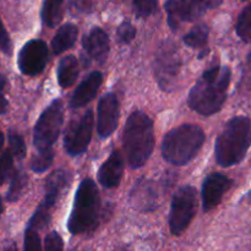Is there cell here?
Instances as JSON below:
<instances>
[{
	"label": "cell",
	"instance_id": "cell-1",
	"mask_svg": "<svg viewBox=\"0 0 251 251\" xmlns=\"http://www.w3.org/2000/svg\"><path fill=\"white\" fill-rule=\"evenodd\" d=\"M230 80L232 70L228 66L216 65L207 69L189 92V107L203 117L218 113L227 100Z\"/></svg>",
	"mask_w": 251,
	"mask_h": 251
},
{
	"label": "cell",
	"instance_id": "cell-2",
	"mask_svg": "<svg viewBox=\"0 0 251 251\" xmlns=\"http://www.w3.org/2000/svg\"><path fill=\"white\" fill-rule=\"evenodd\" d=\"M123 147L131 168L139 169L147 163L154 147V129L151 118L142 110L129 115L123 131Z\"/></svg>",
	"mask_w": 251,
	"mask_h": 251
},
{
	"label": "cell",
	"instance_id": "cell-3",
	"mask_svg": "<svg viewBox=\"0 0 251 251\" xmlns=\"http://www.w3.org/2000/svg\"><path fill=\"white\" fill-rule=\"evenodd\" d=\"M250 147L251 118L243 115L232 118L216 139V162L223 168L237 166L244 161Z\"/></svg>",
	"mask_w": 251,
	"mask_h": 251
},
{
	"label": "cell",
	"instance_id": "cell-4",
	"mask_svg": "<svg viewBox=\"0 0 251 251\" xmlns=\"http://www.w3.org/2000/svg\"><path fill=\"white\" fill-rule=\"evenodd\" d=\"M100 217V198L97 185L91 178L83 179L76 190L73 210L68 220L71 234H86L97 229Z\"/></svg>",
	"mask_w": 251,
	"mask_h": 251
},
{
	"label": "cell",
	"instance_id": "cell-5",
	"mask_svg": "<svg viewBox=\"0 0 251 251\" xmlns=\"http://www.w3.org/2000/svg\"><path fill=\"white\" fill-rule=\"evenodd\" d=\"M205 131L199 125L184 124L167 132L162 141V157L173 166H185L200 152Z\"/></svg>",
	"mask_w": 251,
	"mask_h": 251
},
{
	"label": "cell",
	"instance_id": "cell-6",
	"mask_svg": "<svg viewBox=\"0 0 251 251\" xmlns=\"http://www.w3.org/2000/svg\"><path fill=\"white\" fill-rule=\"evenodd\" d=\"M64 122V105L59 98L54 100L37 120L33 131V145L37 152L53 151Z\"/></svg>",
	"mask_w": 251,
	"mask_h": 251
},
{
	"label": "cell",
	"instance_id": "cell-7",
	"mask_svg": "<svg viewBox=\"0 0 251 251\" xmlns=\"http://www.w3.org/2000/svg\"><path fill=\"white\" fill-rule=\"evenodd\" d=\"M198 211V191L194 186L184 185L174 193L169 213V229L176 237L183 234Z\"/></svg>",
	"mask_w": 251,
	"mask_h": 251
},
{
	"label": "cell",
	"instance_id": "cell-8",
	"mask_svg": "<svg viewBox=\"0 0 251 251\" xmlns=\"http://www.w3.org/2000/svg\"><path fill=\"white\" fill-rule=\"evenodd\" d=\"M181 61L178 47L169 39L162 42L157 48L153 60V73L157 83L163 91H171L180 73Z\"/></svg>",
	"mask_w": 251,
	"mask_h": 251
},
{
	"label": "cell",
	"instance_id": "cell-9",
	"mask_svg": "<svg viewBox=\"0 0 251 251\" xmlns=\"http://www.w3.org/2000/svg\"><path fill=\"white\" fill-rule=\"evenodd\" d=\"M222 2V0H169L164 2L169 27L176 31L181 24L200 19L208 10L220 6Z\"/></svg>",
	"mask_w": 251,
	"mask_h": 251
},
{
	"label": "cell",
	"instance_id": "cell-10",
	"mask_svg": "<svg viewBox=\"0 0 251 251\" xmlns=\"http://www.w3.org/2000/svg\"><path fill=\"white\" fill-rule=\"evenodd\" d=\"M95 117L93 110L87 109L80 118L73 120L64 136V149L71 157L85 153L92 139Z\"/></svg>",
	"mask_w": 251,
	"mask_h": 251
},
{
	"label": "cell",
	"instance_id": "cell-11",
	"mask_svg": "<svg viewBox=\"0 0 251 251\" xmlns=\"http://www.w3.org/2000/svg\"><path fill=\"white\" fill-rule=\"evenodd\" d=\"M48 47L42 39H31L24 44L17 55V65L24 75L41 74L48 63Z\"/></svg>",
	"mask_w": 251,
	"mask_h": 251
},
{
	"label": "cell",
	"instance_id": "cell-12",
	"mask_svg": "<svg viewBox=\"0 0 251 251\" xmlns=\"http://www.w3.org/2000/svg\"><path fill=\"white\" fill-rule=\"evenodd\" d=\"M120 118L119 100L114 93H105L98 102L97 132L100 139H108L118 129Z\"/></svg>",
	"mask_w": 251,
	"mask_h": 251
},
{
	"label": "cell",
	"instance_id": "cell-13",
	"mask_svg": "<svg viewBox=\"0 0 251 251\" xmlns=\"http://www.w3.org/2000/svg\"><path fill=\"white\" fill-rule=\"evenodd\" d=\"M233 186V180L229 176L222 173H211L206 176L202 183V199L203 211H211L217 207L223 200V196Z\"/></svg>",
	"mask_w": 251,
	"mask_h": 251
},
{
	"label": "cell",
	"instance_id": "cell-14",
	"mask_svg": "<svg viewBox=\"0 0 251 251\" xmlns=\"http://www.w3.org/2000/svg\"><path fill=\"white\" fill-rule=\"evenodd\" d=\"M70 173L65 169L54 171L47 179L44 198L37 208L41 210L42 212L47 213V215H50L51 208L55 206V203H58L63 194L68 189L69 184H70Z\"/></svg>",
	"mask_w": 251,
	"mask_h": 251
},
{
	"label": "cell",
	"instance_id": "cell-15",
	"mask_svg": "<svg viewBox=\"0 0 251 251\" xmlns=\"http://www.w3.org/2000/svg\"><path fill=\"white\" fill-rule=\"evenodd\" d=\"M82 48L88 60L104 64L110 49L109 37L100 27H93L82 38Z\"/></svg>",
	"mask_w": 251,
	"mask_h": 251
},
{
	"label": "cell",
	"instance_id": "cell-16",
	"mask_svg": "<svg viewBox=\"0 0 251 251\" xmlns=\"http://www.w3.org/2000/svg\"><path fill=\"white\" fill-rule=\"evenodd\" d=\"M130 202L141 212H153L158 207V191L153 181L139 179L130 191Z\"/></svg>",
	"mask_w": 251,
	"mask_h": 251
},
{
	"label": "cell",
	"instance_id": "cell-17",
	"mask_svg": "<svg viewBox=\"0 0 251 251\" xmlns=\"http://www.w3.org/2000/svg\"><path fill=\"white\" fill-rule=\"evenodd\" d=\"M124 174V158L118 150L110 153L102 163L97 173L98 181L105 189L118 188Z\"/></svg>",
	"mask_w": 251,
	"mask_h": 251
},
{
	"label": "cell",
	"instance_id": "cell-18",
	"mask_svg": "<svg viewBox=\"0 0 251 251\" xmlns=\"http://www.w3.org/2000/svg\"><path fill=\"white\" fill-rule=\"evenodd\" d=\"M102 82L103 74L100 71H92L74 91L70 98V103H69L70 108L78 109V108L87 105L96 97L98 90L102 86Z\"/></svg>",
	"mask_w": 251,
	"mask_h": 251
},
{
	"label": "cell",
	"instance_id": "cell-19",
	"mask_svg": "<svg viewBox=\"0 0 251 251\" xmlns=\"http://www.w3.org/2000/svg\"><path fill=\"white\" fill-rule=\"evenodd\" d=\"M80 73L78 60L75 55H66L60 59L56 69L58 83L61 88H70L76 82Z\"/></svg>",
	"mask_w": 251,
	"mask_h": 251
},
{
	"label": "cell",
	"instance_id": "cell-20",
	"mask_svg": "<svg viewBox=\"0 0 251 251\" xmlns=\"http://www.w3.org/2000/svg\"><path fill=\"white\" fill-rule=\"evenodd\" d=\"M78 36V28L74 24H65L58 29L51 39V49L54 54H61L73 48Z\"/></svg>",
	"mask_w": 251,
	"mask_h": 251
},
{
	"label": "cell",
	"instance_id": "cell-21",
	"mask_svg": "<svg viewBox=\"0 0 251 251\" xmlns=\"http://www.w3.org/2000/svg\"><path fill=\"white\" fill-rule=\"evenodd\" d=\"M63 6V0H48V1H44L41 11L43 24L46 26L50 27V28L60 24L64 16Z\"/></svg>",
	"mask_w": 251,
	"mask_h": 251
},
{
	"label": "cell",
	"instance_id": "cell-22",
	"mask_svg": "<svg viewBox=\"0 0 251 251\" xmlns=\"http://www.w3.org/2000/svg\"><path fill=\"white\" fill-rule=\"evenodd\" d=\"M208 33H210V28H208L207 25L199 24L183 37V41L189 48L203 50V48L207 49L206 46H207L208 42Z\"/></svg>",
	"mask_w": 251,
	"mask_h": 251
},
{
	"label": "cell",
	"instance_id": "cell-23",
	"mask_svg": "<svg viewBox=\"0 0 251 251\" xmlns=\"http://www.w3.org/2000/svg\"><path fill=\"white\" fill-rule=\"evenodd\" d=\"M27 185V176L24 169L19 168L15 169L11 176V181H10V188L6 193V200L9 202H15L20 199L22 191Z\"/></svg>",
	"mask_w": 251,
	"mask_h": 251
},
{
	"label": "cell",
	"instance_id": "cell-24",
	"mask_svg": "<svg viewBox=\"0 0 251 251\" xmlns=\"http://www.w3.org/2000/svg\"><path fill=\"white\" fill-rule=\"evenodd\" d=\"M235 32L245 43L251 41V2L240 11L235 25Z\"/></svg>",
	"mask_w": 251,
	"mask_h": 251
},
{
	"label": "cell",
	"instance_id": "cell-25",
	"mask_svg": "<svg viewBox=\"0 0 251 251\" xmlns=\"http://www.w3.org/2000/svg\"><path fill=\"white\" fill-rule=\"evenodd\" d=\"M7 141H9L10 152H11L12 156L16 157L20 161H22L26 157L27 153L26 144H25L24 137L19 132L15 131V130H9V132H7Z\"/></svg>",
	"mask_w": 251,
	"mask_h": 251
},
{
	"label": "cell",
	"instance_id": "cell-26",
	"mask_svg": "<svg viewBox=\"0 0 251 251\" xmlns=\"http://www.w3.org/2000/svg\"><path fill=\"white\" fill-rule=\"evenodd\" d=\"M54 156H55L54 150L53 151L37 152L31 159V169L34 173H44L53 164Z\"/></svg>",
	"mask_w": 251,
	"mask_h": 251
},
{
	"label": "cell",
	"instance_id": "cell-27",
	"mask_svg": "<svg viewBox=\"0 0 251 251\" xmlns=\"http://www.w3.org/2000/svg\"><path fill=\"white\" fill-rule=\"evenodd\" d=\"M14 171V157L10 151H4L0 154V185L12 176Z\"/></svg>",
	"mask_w": 251,
	"mask_h": 251
},
{
	"label": "cell",
	"instance_id": "cell-28",
	"mask_svg": "<svg viewBox=\"0 0 251 251\" xmlns=\"http://www.w3.org/2000/svg\"><path fill=\"white\" fill-rule=\"evenodd\" d=\"M158 2L156 0H144V1H134L132 2V9L135 15L139 19H146L151 16L154 12H157Z\"/></svg>",
	"mask_w": 251,
	"mask_h": 251
},
{
	"label": "cell",
	"instance_id": "cell-29",
	"mask_svg": "<svg viewBox=\"0 0 251 251\" xmlns=\"http://www.w3.org/2000/svg\"><path fill=\"white\" fill-rule=\"evenodd\" d=\"M117 37L118 42L122 44H129L134 41V38L136 37V28H135L134 25L130 21L125 20L120 24V26L118 27L117 31Z\"/></svg>",
	"mask_w": 251,
	"mask_h": 251
},
{
	"label": "cell",
	"instance_id": "cell-30",
	"mask_svg": "<svg viewBox=\"0 0 251 251\" xmlns=\"http://www.w3.org/2000/svg\"><path fill=\"white\" fill-rule=\"evenodd\" d=\"M24 251H42L41 239L36 230L26 228L24 240Z\"/></svg>",
	"mask_w": 251,
	"mask_h": 251
},
{
	"label": "cell",
	"instance_id": "cell-31",
	"mask_svg": "<svg viewBox=\"0 0 251 251\" xmlns=\"http://www.w3.org/2000/svg\"><path fill=\"white\" fill-rule=\"evenodd\" d=\"M64 242L59 233L50 232L44 240V251H63Z\"/></svg>",
	"mask_w": 251,
	"mask_h": 251
},
{
	"label": "cell",
	"instance_id": "cell-32",
	"mask_svg": "<svg viewBox=\"0 0 251 251\" xmlns=\"http://www.w3.org/2000/svg\"><path fill=\"white\" fill-rule=\"evenodd\" d=\"M0 51H2L6 55H11L12 46L11 41H10L9 33L5 29L4 25H2L1 20H0Z\"/></svg>",
	"mask_w": 251,
	"mask_h": 251
},
{
	"label": "cell",
	"instance_id": "cell-33",
	"mask_svg": "<svg viewBox=\"0 0 251 251\" xmlns=\"http://www.w3.org/2000/svg\"><path fill=\"white\" fill-rule=\"evenodd\" d=\"M5 87H6V78L0 74V115L5 114L7 110V100L5 98Z\"/></svg>",
	"mask_w": 251,
	"mask_h": 251
},
{
	"label": "cell",
	"instance_id": "cell-34",
	"mask_svg": "<svg viewBox=\"0 0 251 251\" xmlns=\"http://www.w3.org/2000/svg\"><path fill=\"white\" fill-rule=\"evenodd\" d=\"M2 251H19V250H17L16 244H15L14 242H9L4 245V249H2Z\"/></svg>",
	"mask_w": 251,
	"mask_h": 251
},
{
	"label": "cell",
	"instance_id": "cell-35",
	"mask_svg": "<svg viewBox=\"0 0 251 251\" xmlns=\"http://www.w3.org/2000/svg\"><path fill=\"white\" fill-rule=\"evenodd\" d=\"M2 146H4V135H2L1 130H0V151H1Z\"/></svg>",
	"mask_w": 251,
	"mask_h": 251
},
{
	"label": "cell",
	"instance_id": "cell-36",
	"mask_svg": "<svg viewBox=\"0 0 251 251\" xmlns=\"http://www.w3.org/2000/svg\"><path fill=\"white\" fill-rule=\"evenodd\" d=\"M2 211H4V207H2V201H1V198H0V216H1Z\"/></svg>",
	"mask_w": 251,
	"mask_h": 251
},
{
	"label": "cell",
	"instance_id": "cell-37",
	"mask_svg": "<svg viewBox=\"0 0 251 251\" xmlns=\"http://www.w3.org/2000/svg\"><path fill=\"white\" fill-rule=\"evenodd\" d=\"M247 199H248V202L251 203V191H249V193H248V195H247Z\"/></svg>",
	"mask_w": 251,
	"mask_h": 251
},
{
	"label": "cell",
	"instance_id": "cell-38",
	"mask_svg": "<svg viewBox=\"0 0 251 251\" xmlns=\"http://www.w3.org/2000/svg\"><path fill=\"white\" fill-rule=\"evenodd\" d=\"M248 63H249V65H250V68H251V51L249 54H248Z\"/></svg>",
	"mask_w": 251,
	"mask_h": 251
},
{
	"label": "cell",
	"instance_id": "cell-39",
	"mask_svg": "<svg viewBox=\"0 0 251 251\" xmlns=\"http://www.w3.org/2000/svg\"><path fill=\"white\" fill-rule=\"evenodd\" d=\"M117 251H129V250L125 249V248H122V249H119V250H117Z\"/></svg>",
	"mask_w": 251,
	"mask_h": 251
}]
</instances>
